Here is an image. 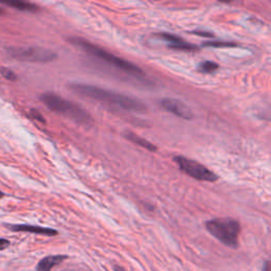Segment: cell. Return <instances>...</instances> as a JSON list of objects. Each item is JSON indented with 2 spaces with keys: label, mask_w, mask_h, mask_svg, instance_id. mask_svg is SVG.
<instances>
[{
  "label": "cell",
  "mask_w": 271,
  "mask_h": 271,
  "mask_svg": "<svg viewBox=\"0 0 271 271\" xmlns=\"http://www.w3.org/2000/svg\"><path fill=\"white\" fill-rule=\"evenodd\" d=\"M69 88L81 97L107 104L111 107L133 112H144L146 110V106L141 101L97 86L76 83L70 84Z\"/></svg>",
  "instance_id": "1"
},
{
  "label": "cell",
  "mask_w": 271,
  "mask_h": 271,
  "mask_svg": "<svg viewBox=\"0 0 271 271\" xmlns=\"http://www.w3.org/2000/svg\"><path fill=\"white\" fill-rule=\"evenodd\" d=\"M69 42L86 52L87 54L91 55L92 57L99 58L101 62L108 65L109 67H112L113 69L118 70L120 72H123L124 74L129 75L130 77L136 78V80H143V78H145V73L141 68L128 62V60H125L123 58L113 55L112 53H109L106 50L93 45V43H91L88 40L81 37H70Z\"/></svg>",
  "instance_id": "2"
},
{
  "label": "cell",
  "mask_w": 271,
  "mask_h": 271,
  "mask_svg": "<svg viewBox=\"0 0 271 271\" xmlns=\"http://www.w3.org/2000/svg\"><path fill=\"white\" fill-rule=\"evenodd\" d=\"M40 101L45 106L57 115L72 120L74 123L83 126H91L92 118L77 104L68 101L53 92H46L40 95Z\"/></svg>",
  "instance_id": "3"
},
{
  "label": "cell",
  "mask_w": 271,
  "mask_h": 271,
  "mask_svg": "<svg viewBox=\"0 0 271 271\" xmlns=\"http://www.w3.org/2000/svg\"><path fill=\"white\" fill-rule=\"evenodd\" d=\"M208 232L216 240L230 248L239 247V237L241 226L238 221L233 218H214L206 223Z\"/></svg>",
  "instance_id": "4"
},
{
  "label": "cell",
  "mask_w": 271,
  "mask_h": 271,
  "mask_svg": "<svg viewBox=\"0 0 271 271\" xmlns=\"http://www.w3.org/2000/svg\"><path fill=\"white\" fill-rule=\"evenodd\" d=\"M6 52L10 57L27 63L46 64L53 62L57 57L53 51L40 47H11L7 48Z\"/></svg>",
  "instance_id": "5"
},
{
  "label": "cell",
  "mask_w": 271,
  "mask_h": 271,
  "mask_svg": "<svg viewBox=\"0 0 271 271\" xmlns=\"http://www.w3.org/2000/svg\"><path fill=\"white\" fill-rule=\"evenodd\" d=\"M174 161L183 173L196 180L208 182H214L218 180V176L215 173L210 171L205 165L200 164L195 160L189 159L183 156H176L174 157Z\"/></svg>",
  "instance_id": "6"
},
{
  "label": "cell",
  "mask_w": 271,
  "mask_h": 271,
  "mask_svg": "<svg viewBox=\"0 0 271 271\" xmlns=\"http://www.w3.org/2000/svg\"><path fill=\"white\" fill-rule=\"evenodd\" d=\"M160 105L163 109L173 113V115L177 116L181 119L185 120H191L193 119L194 115L192 110L189 108V106L181 101L171 99V98H165L160 101Z\"/></svg>",
  "instance_id": "7"
},
{
  "label": "cell",
  "mask_w": 271,
  "mask_h": 271,
  "mask_svg": "<svg viewBox=\"0 0 271 271\" xmlns=\"http://www.w3.org/2000/svg\"><path fill=\"white\" fill-rule=\"evenodd\" d=\"M8 229L15 232H28L39 235H46V237H54L57 231L51 228H43V227L32 226V225H7Z\"/></svg>",
  "instance_id": "8"
},
{
  "label": "cell",
  "mask_w": 271,
  "mask_h": 271,
  "mask_svg": "<svg viewBox=\"0 0 271 271\" xmlns=\"http://www.w3.org/2000/svg\"><path fill=\"white\" fill-rule=\"evenodd\" d=\"M0 3L14 7L16 10L22 12L34 13L38 11V6L36 4L27 1H19V0H0Z\"/></svg>",
  "instance_id": "9"
},
{
  "label": "cell",
  "mask_w": 271,
  "mask_h": 271,
  "mask_svg": "<svg viewBox=\"0 0 271 271\" xmlns=\"http://www.w3.org/2000/svg\"><path fill=\"white\" fill-rule=\"evenodd\" d=\"M67 259L66 256H50L43 258L37 265V271H51Z\"/></svg>",
  "instance_id": "10"
},
{
  "label": "cell",
  "mask_w": 271,
  "mask_h": 271,
  "mask_svg": "<svg viewBox=\"0 0 271 271\" xmlns=\"http://www.w3.org/2000/svg\"><path fill=\"white\" fill-rule=\"evenodd\" d=\"M123 137L125 139H127L128 141L133 142L134 144H136L138 146H141V147L145 148V150H147V151H150V152H156L157 151V147L153 143H151L150 141H147L146 139L140 137V136H138V135H136V134H134L132 132H125L123 134Z\"/></svg>",
  "instance_id": "11"
},
{
  "label": "cell",
  "mask_w": 271,
  "mask_h": 271,
  "mask_svg": "<svg viewBox=\"0 0 271 271\" xmlns=\"http://www.w3.org/2000/svg\"><path fill=\"white\" fill-rule=\"evenodd\" d=\"M155 36L157 38H159V39H162L164 41H167L169 43V46H173V45H177V43L183 41L185 39H182L181 37L177 36V35H175V34H172V33H158V34H156Z\"/></svg>",
  "instance_id": "12"
},
{
  "label": "cell",
  "mask_w": 271,
  "mask_h": 271,
  "mask_svg": "<svg viewBox=\"0 0 271 271\" xmlns=\"http://www.w3.org/2000/svg\"><path fill=\"white\" fill-rule=\"evenodd\" d=\"M203 47H211V48H233L239 47V43L234 41H224V40H213V41H205Z\"/></svg>",
  "instance_id": "13"
},
{
  "label": "cell",
  "mask_w": 271,
  "mask_h": 271,
  "mask_svg": "<svg viewBox=\"0 0 271 271\" xmlns=\"http://www.w3.org/2000/svg\"><path fill=\"white\" fill-rule=\"evenodd\" d=\"M218 68H220V66L215 62H212V60H205V62L199 64L198 71L202 73H212L218 70Z\"/></svg>",
  "instance_id": "14"
},
{
  "label": "cell",
  "mask_w": 271,
  "mask_h": 271,
  "mask_svg": "<svg viewBox=\"0 0 271 271\" xmlns=\"http://www.w3.org/2000/svg\"><path fill=\"white\" fill-rule=\"evenodd\" d=\"M170 49H173V50H179V51H195V50H198V47L193 45V43H190L186 40H183L179 43H177V45H173V46H169Z\"/></svg>",
  "instance_id": "15"
},
{
  "label": "cell",
  "mask_w": 271,
  "mask_h": 271,
  "mask_svg": "<svg viewBox=\"0 0 271 271\" xmlns=\"http://www.w3.org/2000/svg\"><path fill=\"white\" fill-rule=\"evenodd\" d=\"M0 73H1V75L5 78V80H7V81H11V82L17 81L16 73L13 71V70L8 69L6 67H1V68H0Z\"/></svg>",
  "instance_id": "16"
},
{
  "label": "cell",
  "mask_w": 271,
  "mask_h": 271,
  "mask_svg": "<svg viewBox=\"0 0 271 271\" xmlns=\"http://www.w3.org/2000/svg\"><path fill=\"white\" fill-rule=\"evenodd\" d=\"M30 116H31L32 119H34V120H36V121L40 122V123H43V124L46 123L45 118H43L41 113H40L38 110H36V109H31V110H30Z\"/></svg>",
  "instance_id": "17"
},
{
  "label": "cell",
  "mask_w": 271,
  "mask_h": 271,
  "mask_svg": "<svg viewBox=\"0 0 271 271\" xmlns=\"http://www.w3.org/2000/svg\"><path fill=\"white\" fill-rule=\"evenodd\" d=\"M194 34L198 35V36H204V37H214L213 33L205 32V31H194Z\"/></svg>",
  "instance_id": "18"
},
{
  "label": "cell",
  "mask_w": 271,
  "mask_h": 271,
  "mask_svg": "<svg viewBox=\"0 0 271 271\" xmlns=\"http://www.w3.org/2000/svg\"><path fill=\"white\" fill-rule=\"evenodd\" d=\"M10 246V242L5 239H0V250H4Z\"/></svg>",
  "instance_id": "19"
},
{
  "label": "cell",
  "mask_w": 271,
  "mask_h": 271,
  "mask_svg": "<svg viewBox=\"0 0 271 271\" xmlns=\"http://www.w3.org/2000/svg\"><path fill=\"white\" fill-rule=\"evenodd\" d=\"M115 271H126V270H124L121 266H115Z\"/></svg>",
  "instance_id": "20"
},
{
  "label": "cell",
  "mask_w": 271,
  "mask_h": 271,
  "mask_svg": "<svg viewBox=\"0 0 271 271\" xmlns=\"http://www.w3.org/2000/svg\"><path fill=\"white\" fill-rule=\"evenodd\" d=\"M264 271H269V263H268V262H266V263H265Z\"/></svg>",
  "instance_id": "21"
},
{
  "label": "cell",
  "mask_w": 271,
  "mask_h": 271,
  "mask_svg": "<svg viewBox=\"0 0 271 271\" xmlns=\"http://www.w3.org/2000/svg\"><path fill=\"white\" fill-rule=\"evenodd\" d=\"M3 196H4V193H3L2 191H0V198H2Z\"/></svg>",
  "instance_id": "22"
},
{
  "label": "cell",
  "mask_w": 271,
  "mask_h": 271,
  "mask_svg": "<svg viewBox=\"0 0 271 271\" xmlns=\"http://www.w3.org/2000/svg\"><path fill=\"white\" fill-rule=\"evenodd\" d=\"M3 13H4V10H3V8L0 7V15H2Z\"/></svg>",
  "instance_id": "23"
}]
</instances>
